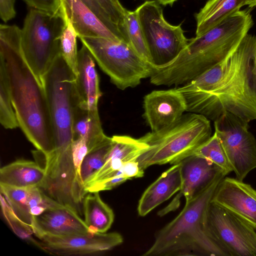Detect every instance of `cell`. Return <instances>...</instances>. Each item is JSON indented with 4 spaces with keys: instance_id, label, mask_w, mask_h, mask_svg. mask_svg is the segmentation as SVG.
I'll return each mask as SVG.
<instances>
[{
    "instance_id": "obj_28",
    "label": "cell",
    "mask_w": 256,
    "mask_h": 256,
    "mask_svg": "<svg viewBox=\"0 0 256 256\" xmlns=\"http://www.w3.org/2000/svg\"><path fill=\"white\" fill-rule=\"evenodd\" d=\"M192 155L199 156L210 160L220 168L226 176L232 172L222 146L215 132L207 141L197 148Z\"/></svg>"
},
{
    "instance_id": "obj_20",
    "label": "cell",
    "mask_w": 256,
    "mask_h": 256,
    "mask_svg": "<svg viewBox=\"0 0 256 256\" xmlns=\"http://www.w3.org/2000/svg\"><path fill=\"white\" fill-rule=\"evenodd\" d=\"M180 162L173 164L150 185L142 195L138 206L139 216H144L180 189Z\"/></svg>"
},
{
    "instance_id": "obj_3",
    "label": "cell",
    "mask_w": 256,
    "mask_h": 256,
    "mask_svg": "<svg viewBox=\"0 0 256 256\" xmlns=\"http://www.w3.org/2000/svg\"><path fill=\"white\" fill-rule=\"evenodd\" d=\"M250 10H240L204 34L190 39L170 62L151 66L150 82L179 86L220 63L239 45L254 24Z\"/></svg>"
},
{
    "instance_id": "obj_37",
    "label": "cell",
    "mask_w": 256,
    "mask_h": 256,
    "mask_svg": "<svg viewBox=\"0 0 256 256\" xmlns=\"http://www.w3.org/2000/svg\"><path fill=\"white\" fill-rule=\"evenodd\" d=\"M177 0H156V1L160 4L164 6L170 5L172 6L173 4Z\"/></svg>"
},
{
    "instance_id": "obj_24",
    "label": "cell",
    "mask_w": 256,
    "mask_h": 256,
    "mask_svg": "<svg viewBox=\"0 0 256 256\" xmlns=\"http://www.w3.org/2000/svg\"><path fill=\"white\" fill-rule=\"evenodd\" d=\"M84 221L90 233H105L114 218L112 210L101 198L99 192H88L82 202Z\"/></svg>"
},
{
    "instance_id": "obj_33",
    "label": "cell",
    "mask_w": 256,
    "mask_h": 256,
    "mask_svg": "<svg viewBox=\"0 0 256 256\" xmlns=\"http://www.w3.org/2000/svg\"><path fill=\"white\" fill-rule=\"evenodd\" d=\"M95 0L108 14L114 24L126 31L124 16L126 9L122 6L118 0Z\"/></svg>"
},
{
    "instance_id": "obj_26",
    "label": "cell",
    "mask_w": 256,
    "mask_h": 256,
    "mask_svg": "<svg viewBox=\"0 0 256 256\" xmlns=\"http://www.w3.org/2000/svg\"><path fill=\"white\" fill-rule=\"evenodd\" d=\"M0 122L6 129L19 127L12 105L6 68L0 60Z\"/></svg>"
},
{
    "instance_id": "obj_8",
    "label": "cell",
    "mask_w": 256,
    "mask_h": 256,
    "mask_svg": "<svg viewBox=\"0 0 256 256\" xmlns=\"http://www.w3.org/2000/svg\"><path fill=\"white\" fill-rule=\"evenodd\" d=\"M79 38L118 88L124 90L136 87L142 79L150 78L151 65L129 44L100 37Z\"/></svg>"
},
{
    "instance_id": "obj_31",
    "label": "cell",
    "mask_w": 256,
    "mask_h": 256,
    "mask_svg": "<svg viewBox=\"0 0 256 256\" xmlns=\"http://www.w3.org/2000/svg\"><path fill=\"white\" fill-rule=\"evenodd\" d=\"M0 203L2 212L13 232L20 238L30 242L40 248L38 240H36L31 227L22 221L14 213L5 198L0 194Z\"/></svg>"
},
{
    "instance_id": "obj_5",
    "label": "cell",
    "mask_w": 256,
    "mask_h": 256,
    "mask_svg": "<svg viewBox=\"0 0 256 256\" xmlns=\"http://www.w3.org/2000/svg\"><path fill=\"white\" fill-rule=\"evenodd\" d=\"M211 136L209 119L195 113L184 114L171 125L138 138L148 148L136 160L144 171L153 165L176 164L191 156Z\"/></svg>"
},
{
    "instance_id": "obj_2",
    "label": "cell",
    "mask_w": 256,
    "mask_h": 256,
    "mask_svg": "<svg viewBox=\"0 0 256 256\" xmlns=\"http://www.w3.org/2000/svg\"><path fill=\"white\" fill-rule=\"evenodd\" d=\"M0 60L4 64L19 127L27 139L46 156L54 150L46 93L29 66L21 46V30L0 25Z\"/></svg>"
},
{
    "instance_id": "obj_36",
    "label": "cell",
    "mask_w": 256,
    "mask_h": 256,
    "mask_svg": "<svg viewBox=\"0 0 256 256\" xmlns=\"http://www.w3.org/2000/svg\"><path fill=\"white\" fill-rule=\"evenodd\" d=\"M16 0H0V16L5 22L15 17L14 8Z\"/></svg>"
},
{
    "instance_id": "obj_34",
    "label": "cell",
    "mask_w": 256,
    "mask_h": 256,
    "mask_svg": "<svg viewBox=\"0 0 256 256\" xmlns=\"http://www.w3.org/2000/svg\"><path fill=\"white\" fill-rule=\"evenodd\" d=\"M29 6L63 16L61 0H23Z\"/></svg>"
},
{
    "instance_id": "obj_32",
    "label": "cell",
    "mask_w": 256,
    "mask_h": 256,
    "mask_svg": "<svg viewBox=\"0 0 256 256\" xmlns=\"http://www.w3.org/2000/svg\"><path fill=\"white\" fill-rule=\"evenodd\" d=\"M114 33L124 42H128L126 32L114 24L110 16L95 0H81Z\"/></svg>"
},
{
    "instance_id": "obj_7",
    "label": "cell",
    "mask_w": 256,
    "mask_h": 256,
    "mask_svg": "<svg viewBox=\"0 0 256 256\" xmlns=\"http://www.w3.org/2000/svg\"><path fill=\"white\" fill-rule=\"evenodd\" d=\"M75 80L74 73L60 54L42 78L50 114L54 148H72L74 110L78 104Z\"/></svg>"
},
{
    "instance_id": "obj_25",
    "label": "cell",
    "mask_w": 256,
    "mask_h": 256,
    "mask_svg": "<svg viewBox=\"0 0 256 256\" xmlns=\"http://www.w3.org/2000/svg\"><path fill=\"white\" fill-rule=\"evenodd\" d=\"M32 188H20L0 184V194L5 198L14 213L31 228L33 216L30 213L29 200Z\"/></svg>"
},
{
    "instance_id": "obj_21",
    "label": "cell",
    "mask_w": 256,
    "mask_h": 256,
    "mask_svg": "<svg viewBox=\"0 0 256 256\" xmlns=\"http://www.w3.org/2000/svg\"><path fill=\"white\" fill-rule=\"evenodd\" d=\"M45 177L44 168L31 160H18L0 170V184L13 187L40 188Z\"/></svg>"
},
{
    "instance_id": "obj_22",
    "label": "cell",
    "mask_w": 256,
    "mask_h": 256,
    "mask_svg": "<svg viewBox=\"0 0 256 256\" xmlns=\"http://www.w3.org/2000/svg\"><path fill=\"white\" fill-rule=\"evenodd\" d=\"M72 132L73 140H86L88 152L110 138L103 131L98 109H84L78 104L74 110Z\"/></svg>"
},
{
    "instance_id": "obj_17",
    "label": "cell",
    "mask_w": 256,
    "mask_h": 256,
    "mask_svg": "<svg viewBox=\"0 0 256 256\" xmlns=\"http://www.w3.org/2000/svg\"><path fill=\"white\" fill-rule=\"evenodd\" d=\"M112 146L102 166L84 184V188L113 177L128 162L136 160L148 148L140 141L128 136H114Z\"/></svg>"
},
{
    "instance_id": "obj_15",
    "label": "cell",
    "mask_w": 256,
    "mask_h": 256,
    "mask_svg": "<svg viewBox=\"0 0 256 256\" xmlns=\"http://www.w3.org/2000/svg\"><path fill=\"white\" fill-rule=\"evenodd\" d=\"M144 118L151 130L156 132L178 120L186 112L184 100L176 88L153 90L144 98Z\"/></svg>"
},
{
    "instance_id": "obj_18",
    "label": "cell",
    "mask_w": 256,
    "mask_h": 256,
    "mask_svg": "<svg viewBox=\"0 0 256 256\" xmlns=\"http://www.w3.org/2000/svg\"><path fill=\"white\" fill-rule=\"evenodd\" d=\"M95 62L88 48L82 44L78 54V74L75 89L78 105L84 109H98V100L102 96Z\"/></svg>"
},
{
    "instance_id": "obj_19",
    "label": "cell",
    "mask_w": 256,
    "mask_h": 256,
    "mask_svg": "<svg viewBox=\"0 0 256 256\" xmlns=\"http://www.w3.org/2000/svg\"><path fill=\"white\" fill-rule=\"evenodd\" d=\"M63 14L81 37H100L123 42L81 0H61Z\"/></svg>"
},
{
    "instance_id": "obj_30",
    "label": "cell",
    "mask_w": 256,
    "mask_h": 256,
    "mask_svg": "<svg viewBox=\"0 0 256 256\" xmlns=\"http://www.w3.org/2000/svg\"><path fill=\"white\" fill-rule=\"evenodd\" d=\"M112 146L111 137L88 152L83 160L80 168L81 176L84 186L92 176L104 164Z\"/></svg>"
},
{
    "instance_id": "obj_9",
    "label": "cell",
    "mask_w": 256,
    "mask_h": 256,
    "mask_svg": "<svg viewBox=\"0 0 256 256\" xmlns=\"http://www.w3.org/2000/svg\"><path fill=\"white\" fill-rule=\"evenodd\" d=\"M146 44L154 64H165L176 57L189 39L181 24L173 26L164 19L156 0H148L136 9Z\"/></svg>"
},
{
    "instance_id": "obj_29",
    "label": "cell",
    "mask_w": 256,
    "mask_h": 256,
    "mask_svg": "<svg viewBox=\"0 0 256 256\" xmlns=\"http://www.w3.org/2000/svg\"><path fill=\"white\" fill-rule=\"evenodd\" d=\"M65 25L60 38V54L66 64L78 75V34L70 20L64 14Z\"/></svg>"
},
{
    "instance_id": "obj_4",
    "label": "cell",
    "mask_w": 256,
    "mask_h": 256,
    "mask_svg": "<svg viewBox=\"0 0 256 256\" xmlns=\"http://www.w3.org/2000/svg\"><path fill=\"white\" fill-rule=\"evenodd\" d=\"M218 174L195 197L185 203L180 212L156 234L144 256H228L206 230L207 210L220 180Z\"/></svg>"
},
{
    "instance_id": "obj_38",
    "label": "cell",
    "mask_w": 256,
    "mask_h": 256,
    "mask_svg": "<svg viewBox=\"0 0 256 256\" xmlns=\"http://www.w3.org/2000/svg\"><path fill=\"white\" fill-rule=\"evenodd\" d=\"M246 5L250 8H252L256 6V0H247Z\"/></svg>"
},
{
    "instance_id": "obj_23",
    "label": "cell",
    "mask_w": 256,
    "mask_h": 256,
    "mask_svg": "<svg viewBox=\"0 0 256 256\" xmlns=\"http://www.w3.org/2000/svg\"><path fill=\"white\" fill-rule=\"evenodd\" d=\"M247 0H208L194 14L196 36H201L246 5Z\"/></svg>"
},
{
    "instance_id": "obj_14",
    "label": "cell",
    "mask_w": 256,
    "mask_h": 256,
    "mask_svg": "<svg viewBox=\"0 0 256 256\" xmlns=\"http://www.w3.org/2000/svg\"><path fill=\"white\" fill-rule=\"evenodd\" d=\"M211 202L232 212L256 230V190L236 178L224 177Z\"/></svg>"
},
{
    "instance_id": "obj_12",
    "label": "cell",
    "mask_w": 256,
    "mask_h": 256,
    "mask_svg": "<svg viewBox=\"0 0 256 256\" xmlns=\"http://www.w3.org/2000/svg\"><path fill=\"white\" fill-rule=\"evenodd\" d=\"M42 250L58 256L87 255L110 250L124 241L118 232L54 236L34 234Z\"/></svg>"
},
{
    "instance_id": "obj_16",
    "label": "cell",
    "mask_w": 256,
    "mask_h": 256,
    "mask_svg": "<svg viewBox=\"0 0 256 256\" xmlns=\"http://www.w3.org/2000/svg\"><path fill=\"white\" fill-rule=\"evenodd\" d=\"M80 216L72 209L60 204L34 216L32 228L34 234L62 236L92 234Z\"/></svg>"
},
{
    "instance_id": "obj_35",
    "label": "cell",
    "mask_w": 256,
    "mask_h": 256,
    "mask_svg": "<svg viewBox=\"0 0 256 256\" xmlns=\"http://www.w3.org/2000/svg\"><path fill=\"white\" fill-rule=\"evenodd\" d=\"M120 170L124 176L128 180L142 178L144 174V171L140 168L138 163L136 160L126 162L124 164Z\"/></svg>"
},
{
    "instance_id": "obj_11",
    "label": "cell",
    "mask_w": 256,
    "mask_h": 256,
    "mask_svg": "<svg viewBox=\"0 0 256 256\" xmlns=\"http://www.w3.org/2000/svg\"><path fill=\"white\" fill-rule=\"evenodd\" d=\"M214 126L236 178L243 181L256 168V139L248 123L226 112L214 121Z\"/></svg>"
},
{
    "instance_id": "obj_6",
    "label": "cell",
    "mask_w": 256,
    "mask_h": 256,
    "mask_svg": "<svg viewBox=\"0 0 256 256\" xmlns=\"http://www.w3.org/2000/svg\"><path fill=\"white\" fill-rule=\"evenodd\" d=\"M65 25L63 16L31 8L21 29L24 56L42 84V78L60 54V38Z\"/></svg>"
},
{
    "instance_id": "obj_27",
    "label": "cell",
    "mask_w": 256,
    "mask_h": 256,
    "mask_svg": "<svg viewBox=\"0 0 256 256\" xmlns=\"http://www.w3.org/2000/svg\"><path fill=\"white\" fill-rule=\"evenodd\" d=\"M124 24L130 44L145 60L151 66L154 65L136 10H126Z\"/></svg>"
},
{
    "instance_id": "obj_10",
    "label": "cell",
    "mask_w": 256,
    "mask_h": 256,
    "mask_svg": "<svg viewBox=\"0 0 256 256\" xmlns=\"http://www.w3.org/2000/svg\"><path fill=\"white\" fill-rule=\"evenodd\" d=\"M206 225L211 238L228 256H256V230L232 212L210 202Z\"/></svg>"
},
{
    "instance_id": "obj_1",
    "label": "cell",
    "mask_w": 256,
    "mask_h": 256,
    "mask_svg": "<svg viewBox=\"0 0 256 256\" xmlns=\"http://www.w3.org/2000/svg\"><path fill=\"white\" fill-rule=\"evenodd\" d=\"M176 88L188 112L214 122L226 112L256 120V36L248 34L222 62Z\"/></svg>"
},
{
    "instance_id": "obj_13",
    "label": "cell",
    "mask_w": 256,
    "mask_h": 256,
    "mask_svg": "<svg viewBox=\"0 0 256 256\" xmlns=\"http://www.w3.org/2000/svg\"><path fill=\"white\" fill-rule=\"evenodd\" d=\"M181 187L178 194L158 214L162 216L178 208L184 196L188 202L202 190L222 170L210 160L191 155L180 162Z\"/></svg>"
}]
</instances>
